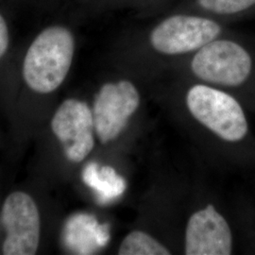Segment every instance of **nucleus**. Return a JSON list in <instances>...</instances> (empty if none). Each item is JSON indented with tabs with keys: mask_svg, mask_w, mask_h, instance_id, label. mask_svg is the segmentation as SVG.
Masks as SVG:
<instances>
[{
	"mask_svg": "<svg viewBox=\"0 0 255 255\" xmlns=\"http://www.w3.org/2000/svg\"><path fill=\"white\" fill-rule=\"evenodd\" d=\"M75 41L71 31L62 26L44 29L28 47L23 76L33 91L47 94L66 78L73 61Z\"/></svg>",
	"mask_w": 255,
	"mask_h": 255,
	"instance_id": "1",
	"label": "nucleus"
},
{
	"mask_svg": "<svg viewBox=\"0 0 255 255\" xmlns=\"http://www.w3.org/2000/svg\"><path fill=\"white\" fill-rule=\"evenodd\" d=\"M120 255H168L170 253L154 238L143 232L128 235L119 248Z\"/></svg>",
	"mask_w": 255,
	"mask_h": 255,
	"instance_id": "11",
	"label": "nucleus"
},
{
	"mask_svg": "<svg viewBox=\"0 0 255 255\" xmlns=\"http://www.w3.org/2000/svg\"><path fill=\"white\" fill-rule=\"evenodd\" d=\"M232 233L227 221L213 205L192 216L186 228L187 255H229L232 253Z\"/></svg>",
	"mask_w": 255,
	"mask_h": 255,
	"instance_id": "8",
	"label": "nucleus"
},
{
	"mask_svg": "<svg viewBox=\"0 0 255 255\" xmlns=\"http://www.w3.org/2000/svg\"><path fill=\"white\" fill-rule=\"evenodd\" d=\"M139 102V94L131 82L120 81L101 87L93 109L95 130L101 143L119 136Z\"/></svg>",
	"mask_w": 255,
	"mask_h": 255,
	"instance_id": "6",
	"label": "nucleus"
},
{
	"mask_svg": "<svg viewBox=\"0 0 255 255\" xmlns=\"http://www.w3.org/2000/svg\"><path fill=\"white\" fill-rule=\"evenodd\" d=\"M221 33V27L211 19L178 14L164 19L152 29L150 43L164 54H184L200 49Z\"/></svg>",
	"mask_w": 255,
	"mask_h": 255,
	"instance_id": "4",
	"label": "nucleus"
},
{
	"mask_svg": "<svg viewBox=\"0 0 255 255\" xmlns=\"http://www.w3.org/2000/svg\"><path fill=\"white\" fill-rule=\"evenodd\" d=\"M9 46V30L8 26L3 18V16L0 14V58L6 53Z\"/></svg>",
	"mask_w": 255,
	"mask_h": 255,
	"instance_id": "13",
	"label": "nucleus"
},
{
	"mask_svg": "<svg viewBox=\"0 0 255 255\" xmlns=\"http://www.w3.org/2000/svg\"><path fill=\"white\" fill-rule=\"evenodd\" d=\"M82 180L97 193L98 200L101 204L114 201L126 189L125 180L113 167H100L97 163H90L85 166L82 172Z\"/></svg>",
	"mask_w": 255,
	"mask_h": 255,
	"instance_id": "10",
	"label": "nucleus"
},
{
	"mask_svg": "<svg viewBox=\"0 0 255 255\" xmlns=\"http://www.w3.org/2000/svg\"><path fill=\"white\" fill-rule=\"evenodd\" d=\"M192 71L205 82L239 86L250 78L253 59L244 46L232 40H213L195 55Z\"/></svg>",
	"mask_w": 255,
	"mask_h": 255,
	"instance_id": "3",
	"label": "nucleus"
},
{
	"mask_svg": "<svg viewBox=\"0 0 255 255\" xmlns=\"http://www.w3.org/2000/svg\"><path fill=\"white\" fill-rule=\"evenodd\" d=\"M51 128L70 161L82 162L91 152L95 125L93 113L86 103L77 100L64 101L55 113Z\"/></svg>",
	"mask_w": 255,
	"mask_h": 255,
	"instance_id": "7",
	"label": "nucleus"
},
{
	"mask_svg": "<svg viewBox=\"0 0 255 255\" xmlns=\"http://www.w3.org/2000/svg\"><path fill=\"white\" fill-rule=\"evenodd\" d=\"M1 219L7 234L3 254L35 255L40 240V216L31 197L23 192L10 194L3 204Z\"/></svg>",
	"mask_w": 255,
	"mask_h": 255,
	"instance_id": "5",
	"label": "nucleus"
},
{
	"mask_svg": "<svg viewBox=\"0 0 255 255\" xmlns=\"http://www.w3.org/2000/svg\"><path fill=\"white\" fill-rule=\"evenodd\" d=\"M109 228L100 225L91 216L79 215L68 221L65 227V241L79 254H91L109 241Z\"/></svg>",
	"mask_w": 255,
	"mask_h": 255,
	"instance_id": "9",
	"label": "nucleus"
},
{
	"mask_svg": "<svg viewBox=\"0 0 255 255\" xmlns=\"http://www.w3.org/2000/svg\"><path fill=\"white\" fill-rule=\"evenodd\" d=\"M187 106L194 118L220 138L236 142L248 132L244 112L236 99L206 85H195L187 94Z\"/></svg>",
	"mask_w": 255,
	"mask_h": 255,
	"instance_id": "2",
	"label": "nucleus"
},
{
	"mask_svg": "<svg viewBox=\"0 0 255 255\" xmlns=\"http://www.w3.org/2000/svg\"><path fill=\"white\" fill-rule=\"evenodd\" d=\"M199 5L220 15H240L255 9V0H198Z\"/></svg>",
	"mask_w": 255,
	"mask_h": 255,
	"instance_id": "12",
	"label": "nucleus"
}]
</instances>
